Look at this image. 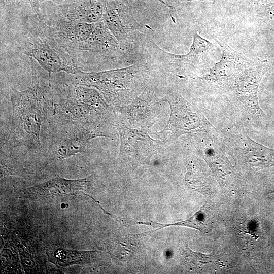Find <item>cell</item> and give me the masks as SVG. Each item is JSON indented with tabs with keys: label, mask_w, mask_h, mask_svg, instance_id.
Returning <instances> with one entry per match:
<instances>
[{
	"label": "cell",
	"mask_w": 274,
	"mask_h": 274,
	"mask_svg": "<svg viewBox=\"0 0 274 274\" xmlns=\"http://www.w3.org/2000/svg\"><path fill=\"white\" fill-rule=\"evenodd\" d=\"M16 1V0H13ZM30 4L32 12L33 14L37 15L39 18L43 19V16L41 11V6L43 2L45 1H51L57 5L60 4L64 0H27Z\"/></svg>",
	"instance_id": "ffe728a7"
},
{
	"label": "cell",
	"mask_w": 274,
	"mask_h": 274,
	"mask_svg": "<svg viewBox=\"0 0 274 274\" xmlns=\"http://www.w3.org/2000/svg\"><path fill=\"white\" fill-rule=\"evenodd\" d=\"M108 0H64L57 5L55 17L64 20L96 23L101 20Z\"/></svg>",
	"instance_id": "8fae6325"
},
{
	"label": "cell",
	"mask_w": 274,
	"mask_h": 274,
	"mask_svg": "<svg viewBox=\"0 0 274 274\" xmlns=\"http://www.w3.org/2000/svg\"><path fill=\"white\" fill-rule=\"evenodd\" d=\"M101 21L125 50L130 49L144 28L118 0H108Z\"/></svg>",
	"instance_id": "52a82bcc"
},
{
	"label": "cell",
	"mask_w": 274,
	"mask_h": 274,
	"mask_svg": "<svg viewBox=\"0 0 274 274\" xmlns=\"http://www.w3.org/2000/svg\"><path fill=\"white\" fill-rule=\"evenodd\" d=\"M31 85L20 91H10L12 106L11 127L14 143L28 149L37 150L41 146L44 125L53 106L50 83L39 77L35 64L32 65Z\"/></svg>",
	"instance_id": "6da1fadb"
},
{
	"label": "cell",
	"mask_w": 274,
	"mask_h": 274,
	"mask_svg": "<svg viewBox=\"0 0 274 274\" xmlns=\"http://www.w3.org/2000/svg\"><path fill=\"white\" fill-rule=\"evenodd\" d=\"M225 146L217 140H211L203 149L204 158L214 174L221 180L233 175L231 164L225 153Z\"/></svg>",
	"instance_id": "5bb4252c"
},
{
	"label": "cell",
	"mask_w": 274,
	"mask_h": 274,
	"mask_svg": "<svg viewBox=\"0 0 274 274\" xmlns=\"http://www.w3.org/2000/svg\"><path fill=\"white\" fill-rule=\"evenodd\" d=\"M117 129L120 139V155L141 163L149 161L157 151L156 141L139 129L118 126Z\"/></svg>",
	"instance_id": "30bf717a"
},
{
	"label": "cell",
	"mask_w": 274,
	"mask_h": 274,
	"mask_svg": "<svg viewBox=\"0 0 274 274\" xmlns=\"http://www.w3.org/2000/svg\"><path fill=\"white\" fill-rule=\"evenodd\" d=\"M148 71L144 64L98 72L83 71L73 75L71 82L97 89L110 102L118 98L124 91L130 90L132 84L141 79L143 73Z\"/></svg>",
	"instance_id": "3957f363"
},
{
	"label": "cell",
	"mask_w": 274,
	"mask_h": 274,
	"mask_svg": "<svg viewBox=\"0 0 274 274\" xmlns=\"http://www.w3.org/2000/svg\"><path fill=\"white\" fill-rule=\"evenodd\" d=\"M124 50L101 20L95 23V28L90 38L79 45L78 58L83 65L84 62L81 58V51H89L103 56L114 57Z\"/></svg>",
	"instance_id": "4fadbf2b"
},
{
	"label": "cell",
	"mask_w": 274,
	"mask_h": 274,
	"mask_svg": "<svg viewBox=\"0 0 274 274\" xmlns=\"http://www.w3.org/2000/svg\"><path fill=\"white\" fill-rule=\"evenodd\" d=\"M212 44L207 40L201 37L196 32L193 33V42L190 51L186 54L176 55L163 52L170 63L181 65H192L197 62L201 55L210 50Z\"/></svg>",
	"instance_id": "2e32d148"
},
{
	"label": "cell",
	"mask_w": 274,
	"mask_h": 274,
	"mask_svg": "<svg viewBox=\"0 0 274 274\" xmlns=\"http://www.w3.org/2000/svg\"><path fill=\"white\" fill-rule=\"evenodd\" d=\"M274 192V189L272 190V191L271 192V193H273Z\"/></svg>",
	"instance_id": "cb8c5ba5"
},
{
	"label": "cell",
	"mask_w": 274,
	"mask_h": 274,
	"mask_svg": "<svg viewBox=\"0 0 274 274\" xmlns=\"http://www.w3.org/2000/svg\"><path fill=\"white\" fill-rule=\"evenodd\" d=\"M136 223L137 224L138 223L157 227V231L162 228L169 226H182L194 228L202 233H207L211 230L212 217L209 207L206 204L192 217L184 221L165 224L151 221L148 222H136Z\"/></svg>",
	"instance_id": "9a60e30c"
},
{
	"label": "cell",
	"mask_w": 274,
	"mask_h": 274,
	"mask_svg": "<svg viewBox=\"0 0 274 274\" xmlns=\"http://www.w3.org/2000/svg\"><path fill=\"white\" fill-rule=\"evenodd\" d=\"M170 106L168 121L163 130L173 139L187 133L208 132L214 127L193 105L176 92L168 93L164 98Z\"/></svg>",
	"instance_id": "277c9868"
},
{
	"label": "cell",
	"mask_w": 274,
	"mask_h": 274,
	"mask_svg": "<svg viewBox=\"0 0 274 274\" xmlns=\"http://www.w3.org/2000/svg\"><path fill=\"white\" fill-rule=\"evenodd\" d=\"M196 0H162V2H164V4H166L169 7H176L182 3ZM198 1H202L205 2H215L217 0H198Z\"/></svg>",
	"instance_id": "7402d4cb"
},
{
	"label": "cell",
	"mask_w": 274,
	"mask_h": 274,
	"mask_svg": "<svg viewBox=\"0 0 274 274\" xmlns=\"http://www.w3.org/2000/svg\"><path fill=\"white\" fill-rule=\"evenodd\" d=\"M181 254L186 266L191 270H199L205 265L218 262L214 255L194 252L187 245L181 249Z\"/></svg>",
	"instance_id": "ac0fdd59"
},
{
	"label": "cell",
	"mask_w": 274,
	"mask_h": 274,
	"mask_svg": "<svg viewBox=\"0 0 274 274\" xmlns=\"http://www.w3.org/2000/svg\"><path fill=\"white\" fill-rule=\"evenodd\" d=\"M251 1V2H252L253 3L255 4H258L260 1L261 0H250Z\"/></svg>",
	"instance_id": "603a6c76"
},
{
	"label": "cell",
	"mask_w": 274,
	"mask_h": 274,
	"mask_svg": "<svg viewBox=\"0 0 274 274\" xmlns=\"http://www.w3.org/2000/svg\"><path fill=\"white\" fill-rule=\"evenodd\" d=\"M99 252L97 251H77L58 249L54 252L53 260L62 266L76 263L90 262Z\"/></svg>",
	"instance_id": "e0dca14e"
},
{
	"label": "cell",
	"mask_w": 274,
	"mask_h": 274,
	"mask_svg": "<svg viewBox=\"0 0 274 274\" xmlns=\"http://www.w3.org/2000/svg\"><path fill=\"white\" fill-rule=\"evenodd\" d=\"M267 61L258 60L251 68L247 70L227 88L233 94L243 108L257 118H262L264 113L261 109L257 96L260 82L269 69Z\"/></svg>",
	"instance_id": "8992f818"
},
{
	"label": "cell",
	"mask_w": 274,
	"mask_h": 274,
	"mask_svg": "<svg viewBox=\"0 0 274 274\" xmlns=\"http://www.w3.org/2000/svg\"><path fill=\"white\" fill-rule=\"evenodd\" d=\"M222 50L221 60L201 79L227 88L238 76L255 65L257 62L235 51L224 41L214 37Z\"/></svg>",
	"instance_id": "ba28073f"
},
{
	"label": "cell",
	"mask_w": 274,
	"mask_h": 274,
	"mask_svg": "<svg viewBox=\"0 0 274 274\" xmlns=\"http://www.w3.org/2000/svg\"><path fill=\"white\" fill-rule=\"evenodd\" d=\"M71 125L50 142L48 151L53 159L61 160L83 153L92 139L106 135L95 123H65Z\"/></svg>",
	"instance_id": "5b68a950"
},
{
	"label": "cell",
	"mask_w": 274,
	"mask_h": 274,
	"mask_svg": "<svg viewBox=\"0 0 274 274\" xmlns=\"http://www.w3.org/2000/svg\"><path fill=\"white\" fill-rule=\"evenodd\" d=\"M93 181L92 176L79 180H67L58 177L26 189L25 193L33 197L86 194Z\"/></svg>",
	"instance_id": "7c38bea8"
},
{
	"label": "cell",
	"mask_w": 274,
	"mask_h": 274,
	"mask_svg": "<svg viewBox=\"0 0 274 274\" xmlns=\"http://www.w3.org/2000/svg\"><path fill=\"white\" fill-rule=\"evenodd\" d=\"M155 231H156V230L129 236L125 238L124 246L127 248L128 250H136L143 245Z\"/></svg>",
	"instance_id": "d6986e66"
},
{
	"label": "cell",
	"mask_w": 274,
	"mask_h": 274,
	"mask_svg": "<svg viewBox=\"0 0 274 274\" xmlns=\"http://www.w3.org/2000/svg\"><path fill=\"white\" fill-rule=\"evenodd\" d=\"M225 141V147L252 170L257 171L274 166V149L253 141L246 134H227Z\"/></svg>",
	"instance_id": "9c48e42d"
},
{
	"label": "cell",
	"mask_w": 274,
	"mask_h": 274,
	"mask_svg": "<svg viewBox=\"0 0 274 274\" xmlns=\"http://www.w3.org/2000/svg\"><path fill=\"white\" fill-rule=\"evenodd\" d=\"M264 13L270 21L274 22V1L265 6Z\"/></svg>",
	"instance_id": "44dd1931"
},
{
	"label": "cell",
	"mask_w": 274,
	"mask_h": 274,
	"mask_svg": "<svg viewBox=\"0 0 274 274\" xmlns=\"http://www.w3.org/2000/svg\"><path fill=\"white\" fill-rule=\"evenodd\" d=\"M21 26L16 39L18 49L50 75L61 72L75 75L83 71L81 63L62 47L52 27L43 19L33 14Z\"/></svg>",
	"instance_id": "7a4b0ae2"
}]
</instances>
